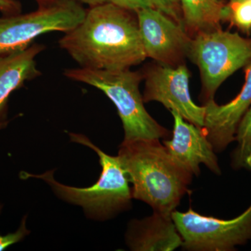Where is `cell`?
I'll list each match as a JSON object with an SVG mask.
<instances>
[{"mask_svg": "<svg viewBox=\"0 0 251 251\" xmlns=\"http://www.w3.org/2000/svg\"><path fill=\"white\" fill-rule=\"evenodd\" d=\"M59 46L87 69L123 70L148 57L136 13L109 2L91 6L82 22L59 39Z\"/></svg>", "mask_w": 251, "mask_h": 251, "instance_id": "1", "label": "cell"}, {"mask_svg": "<svg viewBox=\"0 0 251 251\" xmlns=\"http://www.w3.org/2000/svg\"><path fill=\"white\" fill-rule=\"evenodd\" d=\"M118 157L133 184L132 197L151 206L153 212L171 217L193 175L173 161L159 140L123 142Z\"/></svg>", "mask_w": 251, "mask_h": 251, "instance_id": "2", "label": "cell"}, {"mask_svg": "<svg viewBox=\"0 0 251 251\" xmlns=\"http://www.w3.org/2000/svg\"><path fill=\"white\" fill-rule=\"evenodd\" d=\"M64 75L70 80L87 84L103 92L116 106L121 119L125 140H160L169 137V130L160 125L144 105L140 84L142 72L130 69L100 70L87 68L65 69Z\"/></svg>", "mask_w": 251, "mask_h": 251, "instance_id": "3", "label": "cell"}, {"mask_svg": "<svg viewBox=\"0 0 251 251\" xmlns=\"http://www.w3.org/2000/svg\"><path fill=\"white\" fill-rule=\"evenodd\" d=\"M74 143L82 144L97 153L102 168L97 182L87 188H76L60 184L54 178V171L42 175H31L23 172V178H38L45 181L58 197L72 204L82 206L92 219L105 220L128 209L132 192L128 176L118 156L103 152L85 135L69 133Z\"/></svg>", "mask_w": 251, "mask_h": 251, "instance_id": "4", "label": "cell"}, {"mask_svg": "<svg viewBox=\"0 0 251 251\" xmlns=\"http://www.w3.org/2000/svg\"><path fill=\"white\" fill-rule=\"evenodd\" d=\"M187 57L199 69L206 102L227 77L251 64V39L219 29L191 37Z\"/></svg>", "mask_w": 251, "mask_h": 251, "instance_id": "5", "label": "cell"}, {"mask_svg": "<svg viewBox=\"0 0 251 251\" xmlns=\"http://www.w3.org/2000/svg\"><path fill=\"white\" fill-rule=\"evenodd\" d=\"M87 10L76 0H67L27 14L0 18V56L28 49L33 41L52 31L69 32L85 18Z\"/></svg>", "mask_w": 251, "mask_h": 251, "instance_id": "6", "label": "cell"}, {"mask_svg": "<svg viewBox=\"0 0 251 251\" xmlns=\"http://www.w3.org/2000/svg\"><path fill=\"white\" fill-rule=\"evenodd\" d=\"M172 219L188 251H229L251 239V204L237 218L222 220L198 214L189 208L175 210Z\"/></svg>", "mask_w": 251, "mask_h": 251, "instance_id": "7", "label": "cell"}, {"mask_svg": "<svg viewBox=\"0 0 251 251\" xmlns=\"http://www.w3.org/2000/svg\"><path fill=\"white\" fill-rule=\"evenodd\" d=\"M142 74L145 81V103L159 102L170 111L177 112L186 121L204 126L205 107L196 105L191 99L190 72L184 64L171 67L157 63Z\"/></svg>", "mask_w": 251, "mask_h": 251, "instance_id": "8", "label": "cell"}, {"mask_svg": "<svg viewBox=\"0 0 251 251\" xmlns=\"http://www.w3.org/2000/svg\"><path fill=\"white\" fill-rule=\"evenodd\" d=\"M135 13L147 57L171 67L184 64L191 39L184 27L155 7Z\"/></svg>", "mask_w": 251, "mask_h": 251, "instance_id": "9", "label": "cell"}, {"mask_svg": "<svg viewBox=\"0 0 251 251\" xmlns=\"http://www.w3.org/2000/svg\"><path fill=\"white\" fill-rule=\"evenodd\" d=\"M171 112L174 119L173 138L163 140V145L173 161L193 175H200L201 164L221 175L215 150L203 128L186 121L175 110Z\"/></svg>", "mask_w": 251, "mask_h": 251, "instance_id": "10", "label": "cell"}, {"mask_svg": "<svg viewBox=\"0 0 251 251\" xmlns=\"http://www.w3.org/2000/svg\"><path fill=\"white\" fill-rule=\"evenodd\" d=\"M245 83L237 97L220 105L214 99L205 102L202 127L215 151H221L235 140L238 125L251 106V64L246 69Z\"/></svg>", "mask_w": 251, "mask_h": 251, "instance_id": "11", "label": "cell"}, {"mask_svg": "<svg viewBox=\"0 0 251 251\" xmlns=\"http://www.w3.org/2000/svg\"><path fill=\"white\" fill-rule=\"evenodd\" d=\"M132 251H171L182 246V239L172 217L153 212L143 220H133L126 233Z\"/></svg>", "mask_w": 251, "mask_h": 251, "instance_id": "12", "label": "cell"}, {"mask_svg": "<svg viewBox=\"0 0 251 251\" xmlns=\"http://www.w3.org/2000/svg\"><path fill=\"white\" fill-rule=\"evenodd\" d=\"M45 49V46L33 44L24 50L0 56V121L11 94L41 75L36 57Z\"/></svg>", "mask_w": 251, "mask_h": 251, "instance_id": "13", "label": "cell"}, {"mask_svg": "<svg viewBox=\"0 0 251 251\" xmlns=\"http://www.w3.org/2000/svg\"><path fill=\"white\" fill-rule=\"evenodd\" d=\"M178 1L182 14L183 27L191 37L198 33L221 28L226 6L221 0Z\"/></svg>", "mask_w": 251, "mask_h": 251, "instance_id": "14", "label": "cell"}, {"mask_svg": "<svg viewBox=\"0 0 251 251\" xmlns=\"http://www.w3.org/2000/svg\"><path fill=\"white\" fill-rule=\"evenodd\" d=\"M235 140L237 147L232 153V167L251 171V106L238 125Z\"/></svg>", "mask_w": 251, "mask_h": 251, "instance_id": "15", "label": "cell"}, {"mask_svg": "<svg viewBox=\"0 0 251 251\" xmlns=\"http://www.w3.org/2000/svg\"><path fill=\"white\" fill-rule=\"evenodd\" d=\"M224 21L244 32L251 31V0H233L225 6Z\"/></svg>", "mask_w": 251, "mask_h": 251, "instance_id": "16", "label": "cell"}, {"mask_svg": "<svg viewBox=\"0 0 251 251\" xmlns=\"http://www.w3.org/2000/svg\"><path fill=\"white\" fill-rule=\"evenodd\" d=\"M153 6L182 25V14L178 0H150ZM183 26V25H182Z\"/></svg>", "mask_w": 251, "mask_h": 251, "instance_id": "17", "label": "cell"}, {"mask_svg": "<svg viewBox=\"0 0 251 251\" xmlns=\"http://www.w3.org/2000/svg\"><path fill=\"white\" fill-rule=\"evenodd\" d=\"M26 218L27 216L23 218L21 226L17 231L6 235H0V251H4L10 246L19 242L29 234V231L26 227Z\"/></svg>", "mask_w": 251, "mask_h": 251, "instance_id": "18", "label": "cell"}, {"mask_svg": "<svg viewBox=\"0 0 251 251\" xmlns=\"http://www.w3.org/2000/svg\"><path fill=\"white\" fill-rule=\"evenodd\" d=\"M106 1L133 12L146 8L154 7L150 0H106Z\"/></svg>", "mask_w": 251, "mask_h": 251, "instance_id": "19", "label": "cell"}, {"mask_svg": "<svg viewBox=\"0 0 251 251\" xmlns=\"http://www.w3.org/2000/svg\"><path fill=\"white\" fill-rule=\"evenodd\" d=\"M22 4L18 0H0V13L11 16L22 13Z\"/></svg>", "mask_w": 251, "mask_h": 251, "instance_id": "20", "label": "cell"}, {"mask_svg": "<svg viewBox=\"0 0 251 251\" xmlns=\"http://www.w3.org/2000/svg\"><path fill=\"white\" fill-rule=\"evenodd\" d=\"M77 1H79V2L81 3L82 4L88 5L90 7L107 2L106 0H77Z\"/></svg>", "mask_w": 251, "mask_h": 251, "instance_id": "21", "label": "cell"}, {"mask_svg": "<svg viewBox=\"0 0 251 251\" xmlns=\"http://www.w3.org/2000/svg\"><path fill=\"white\" fill-rule=\"evenodd\" d=\"M39 4V6H47V5L55 4L60 1H67V0H35ZM77 1V0H76Z\"/></svg>", "mask_w": 251, "mask_h": 251, "instance_id": "22", "label": "cell"}, {"mask_svg": "<svg viewBox=\"0 0 251 251\" xmlns=\"http://www.w3.org/2000/svg\"><path fill=\"white\" fill-rule=\"evenodd\" d=\"M7 122L0 121V130L4 128L6 125H7Z\"/></svg>", "mask_w": 251, "mask_h": 251, "instance_id": "23", "label": "cell"}, {"mask_svg": "<svg viewBox=\"0 0 251 251\" xmlns=\"http://www.w3.org/2000/svg\"><path fill=\"white\" fill-rule=\"evenodd\" d=\"M221 1H223V0H221ZM229 1H233V0H229Z\"/></svg>", "mask_w": 251, "mask_h": 251, "instance_id": "24", "label": "cell"}]
</instances>
